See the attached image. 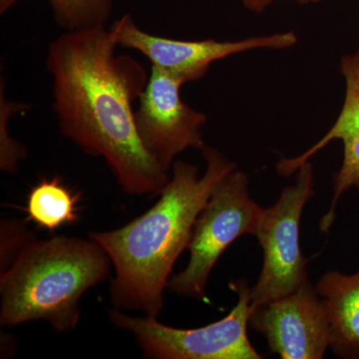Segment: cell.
Masks as SVG:
<instances>
[{
    "label": "cell",
    "mask_w": 359,
    "mask_h": 359,
    "mask_svg": "<svg viewBox=\"0 0 359 359\" xmlns=\"http://www.w3.org/2000/svg\"><path fill=\"white\" fill-rule=\"evenodd\" d=\"M238 302L224 318L205 327L177 328L160 323L159 318L130 316L111 309V323L133 335L142 351L156 359H261L248 335L250 287L241 278L231 283Z\"/></svg>",
    "instance_id": "4"
},
{
    "label": "cell",
    "mask_w": 359,
    "mask_h": 359,
    "mask_svg": "<svg viewBox=\"0 0 359 359\" xmlns=\"http://www.w3.org/2000/svg\"><path fill=\"white\" fill-rule=\"evenodd\" d=\"M205 174L185 161H175L172 176L153 207L119 229L92 231L110 257L113 308L159 318L177 259L188 250L194 224L212 191L237 164L216 149L202 150Z\"/></svg>",
    "instance_id": "2"
},
{
    "label": "cell",
    "mask_w": 359,
    "mask_h": 359,
    "mask_svg": "<svg viewBox=\"0 0 359 359\" xmlns=\"http://www.w3.org/2000/svg\"><path fill=\"white\" fill-rule=\"evenodd\" d=\"M299 4H318V2L321 1V0H297Z\"/></svg>",
    "instance_id": "18"
},
{
    "label": "cell",
    "mask_w": 359,
    "mask_h": 359,
    "mask_svg": "<svg viewBox=\"0 0 359 359\" xmlns=\"http://www.w3.org/2000/svg\"><path fill=\"white\" fill-rule=\"evenodd\" d=\"M20 1V0H0V13H6L11 7Z\"/></svg>",
    "instance_id": "17"
},
{
    "label": "cell",
    "mask_w": 359,
    "mask_h": 359,
    "mask_svg": "<svg viewBox=\"0 0 359 359\" xmlns=\"http://www.w3.org/2000/svg\"><path fill=\"white\" fill-rule=\"evenodd\" d=\"M330 314L335 355L359 358V269L353 275L327 271L316 285Z\"/></svg>",
    "instance_id": "11"
},
{
    "label": "cell",
    "mask_w": 359,
    "mask_h": 359,
    "mask_svg": "<svg viewBox=\"0 0 359 359\" xmlns=\"http://www.w3.org/2000/svg\"><path fill=\"white\" fill-rule=\"evenodd\" d=\"M112 268L105 250L90 237L33 238L0 273V325L44 320L55 332H72L82 297L105 282Z\"/></svg>",
    "instance_id": "3"
},
{
    "label": "cell",
    "mask_w": 359,
    "mask_h": 359,
    "mask_svg": "<svg viewBox=\"0 0 359 359\" xmlns=\"http://www.w3.org/2000/svg\"><path fill=\"white\" fill-rule=\"evenodd\" d=\"M22 106L20 104L8 102L4 96L1 89V117H0V168L7 174H14L18 171L20 161L25 160L27 151L25 146L11 138L7 131V122L11 114H15Z\"/></svg>",
    "instance_id": "15"
},
{
    "label": "cell",
    "mask_w": 359,
    "mask_h": 359,
    "mask_svg": "<svg viewBox=\"0 0 359 359\" xmlns=\"http://www.w3.org/2000/svg\"><path fill=\"white\" fill-rule=\"evenodd\" d=\"M240 1L249 11L261 13L266 11L275 0H240Z\"/></svg>",
    "instance_id": "16"
},
{
    "label": "cell",
    "mask_w": 359,
    "mask_h": 359,
    "mask_svg": "<svg viewBox=\"0 0 359 359\" xmlns=\"http://www.w3.org/2000/svg\"><path fill=\"white\" fill-rule=\"evenodd\" d=\"M116 47L106 27L66 32L49 44L53 111L61 133L103 158L125 193L159 195L169 172L142 144L133 108L149 74L131 56L116 55Z\"/></svg>",
    "instance_id": "1"
},
{
    "label": "cell",
    "mask_w": 359,
    "mask_h": 359,
    "mask_svg": "<svg viewBox=\"0 0 359 359\" xmlns=\"http://www.w3.org/2000/svg\"><path fill=\"white\" fill-rule=\"evenodd\" d=\"M54 18L66 32L106 27L112 0H47Z\"/></svg>",
    "instance_id": "13"
},
{
    "label": "cell",
    "mask_w": 359,
    "mask_h": 359,
    "mask_svg": "<svg viewBox=\"0 0 359 359\" xmlns=\"http://www.w3.org/2000/svg\"><path fill=\"white\" fill-rule=\"evenodd\" d=\"M35 233L28 228L26 222L14 218L0 221V273L6 271L21 250L29 244Z\"/></svg>",
    "instance_id": "14"
},
{
    "label": "cell",
    "mask_w": 359,
    "mask_h": 359,
    "mask_svg": "<svg viewBox=\"0 0 359 359\" xmlns=\"http://www.w3.org/2000/svg\"><path fill=\"white\" fill-rule=\"evenodd\" d=\"M178 77L151 68L148 82L135 110L142 144L165 171L170 172L177 156L188 149L203 150L202 129L207 116L184 102Z\"/></svg>",
    "instance_id": "8"
},
{
    "label": "cell",
    "mask_w": 359,
    "mask_h": 359,
    "mask_svg": "<svg viewBox=\"0 0 359 359\" xmlns=\"http://www.w3.org/2000/svg\"><path fill=\"white\" fill-rule=\"evenodd\" d=\"M297 173L294 185L285 187L275 204L264 209L256 235L264 264L259 280L250 287L252 311L292 294L309 280V259L302 255L299 241L302 212L314 194L309 161Z\"/></svg>",
    "instance_id": "6"
},
{
    "label": "cell",
    "mask_w": 359,
    "mask_h": 359,
    "mask_svg": "<svg viewBox=\"0 0 359 359\" xmlns=\"http://www.w3.org/2000/svg\"><path fill=\"white\" fill-rule=\"evenodd\" d=\"M109 32L117 46L138 51L153 67L166 71L185 84L204 77L212 63L229 56L252 49L289 48L297 42V35L292 32L250 37L240 41L167 39L144 32L129 14L115 21Z\"/></svg>",
    "instance_id": "7"
},
{
    "label": "cell",
    "mask_w": 359,
    "mask_h": 359,
    "mask_svg": "<svg viewBox=\"0 0 359 359\" xmlns=\"http://www.w3.org/2000/svg\"><path fill=\"white\" fill-rule=\"evenodd\" d=\"M79 198L59 177L43 178L28 194L26 219L49 231L75 223L79 219Z\"/></svg>",
    "instance_id": "12"
},
{
    "label": "cell",
    "mask_w": 359,
    "mask_h": 359,
    "mask_svg": "<svg viewBox=\"0 0 359 359\" xmlns=\"http://www.w3.org/2000/svg\"><path fill=\"white\" fill-rule=\"evenodd\" d=\"M249 325L283 359H320L332 344L327 304L309 280L292 294L255 309Z\"/></svg>",
    "instance_id": "9"
},
{
    "label": "cell",
    "mask_w": 359,
    "mask_h": 359,
    "mask_svg": "<svg viewBox=\"0 0 359 359\" xmlns=\"http://www.w3.org/2000/svg\"><path fill=\"white\" fill-rule=\"evenodd\" d=\"M340 71L346 81V98L337 121L316 145L294 158H283L276 171L283 177L295 173L330 142L344 143L341 167L334 177V196L330 210L320 219V230L327 233L334 224L335 209L341 196L351 189H359V50L340 59Z\"/></svg>",
    "instance_id": "10"
},
{
    "label": "cell",
    "mask_w": 359,
    "mask_h": 359,
    "mask_svg": "<svg viewBox=\"0 0 359 359\" xmlns=\"http://www.w3.org/2000/svg\"><path fill=\"white\" fill-rule=\"evenodd\" d=\"M264 209L250 197L249 179L233 170L217 185L194 224L185 269L170 278L168 289L207 302V285L224 250L245 235L256 237Z\"/></svg>",
    "instance_id": "5"
}]
</instances>
